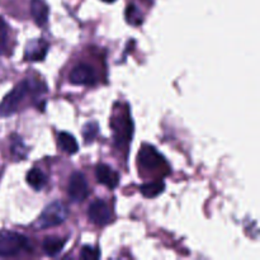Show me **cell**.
Returning <instances> with one entry per match:
<instances>
[{"mask_svg": "<svg viewBox=\"0 0 260 260\" xmlns=\"http://www.w3.org/2000/svg\"><path fill=\"white\" fill-rule=\"evenodd\" d=\"M40 89L37 81L33 80H23L13 89L10 93L5 95L3 102L0 103V116H12L13 113L18 111L20 103L24 101L25 95L30 91H37Z\"/></svg>", "mask_w": 260, "mask_h": 260, "instance_id": "cell-1", "label": "cell"}, {"mask_svg": "<svg viewBox=\"0 0 260 260\" xmlns=\"http://www.w3.org/2000/svg\"><path fill=\"white\" fill-rule=\"evenodd\" d=\"M28 249H29V241L22 234L14 233V231L0 233V256L2 258L17 256Z\"/></svg>", "mask_w": 260, "mask_h": 260, "instance_id": "cell-2", "label": "cell"}, {"mask_svg": "<svg viewBox=\"0 0 260 260\" xmlns=\"http://www.w3.org/2000/svg\"><path fill=\"white\" fill-rule=\"evenodd\" d=\"M69 216V210L62 202H55L50 203L48 206H46L45 210L42 211L41 216L38 217L36 226L37 229H50L55 228V226L61 225V223L65 222V220Z\"/></svg>", "mask_w": 260, "mask_h": 260, "instance_id": "cell-3", "label": "cell"}, {"mask_svg": "<svg viewBox=\"0 0 260 260\" xmlns=\"http://www.w3.org/2000/svg\"><path fill=\"white\" fill-rule=\"evenodd\" d=\"M112 129L114 132V139L119 146L129 144L134 135V122L128 112L119 114L118 117L112 118Z\"/></svg>", "mask_w": 260, "mask_h": 260, "instance_id": "cell-4", "label": "cell"}, {"mask_svg": "<svg viewBox=\"0 0 260 260\" xmlns=\"http://www.w3.org/2000/svg\"><path fill=\"white\" fill-rule=\"evenodd\" d=\"M137 162L142 169L149 170V172H157L167 167L164 156L151 145L142 146L137 155Z\"/></svg>", "mask_w": 260, "mask_h": 260, "instance_id": "cell-5", "label": "cell"}, {"mask_svg": "<svg viewBox=\"0 0 260 260\" xmlns=\"http://www.w3.org/2000/svg\"><path fill=\"white\" fill-rule=\"evenodd\" d=\"M69 197L73 202H84L89 196V184L85 175L80 172L71 174L68 184Z\"/></svg>", "mask_w": 260, "mask_h": 260, "instance_id": "cell-6", "label": "cell"}, {"mask_svg": "<svg viewBox=\"0 0 260 260\" xmlns=\"http://www.w3.org/2000/svg\"><path fill=\"white\" fill-rule=\"evenodd\" d=\"M69 80L74 85L91 86L96 83V74L88 63H78L69 74Z\"/></svg>", "mask_w": 260, "mask_h": 260, "instance_id": "cell-7", "label": "cell"}, {"mask_svg": "<svg viewBox=\"0 0 260 260\" xmlns=\"http://www.w3.org/2000/svg\"><path fill=\"white\" fill-rule=\"evenodd\" d=\"M89 220L96 226H104L112 221V212L104 201L96 200L90 203L88 210Z\"/></svg>", "mask_w": 260, "mask_h": 260, "instance_id": "cell-8", "label": "cell"}, {"mask_svg": "<svg viewBox=\"0 0 260 260\" xmlns=\"http://www.w3.org/2000/svg\"><path fill=\"white\" fill-rule=\"evenodd\" d=\"M95 177L98 183L109 189H114L119 184V174L107 164H99L96 167Z\"/></svg>", "mask_w": 260, "mask_h": 260, "instance_id": "cell-9", "label": "cell"}, {"mask_svg": "<svg viewBox=\"0 0 260 260\" xmlns=\"http://www.w3.org/2000/svg\"><path fill=\"white\" fill-rule=\"evenodd\" d=\"M48 51V43L43 40H32L25 46V60L42 61L45 60Z\"/></svg>", "mask_w": 260, "mask_h": 260, "instance_id": "cell-10", "label": "cell"}, {"mask_svg": "<svg viewBox=\"0 0 260 260\" xmlns=\"http://www.w3.org/2000/svg\"><path fill=\"white\" fill-rule=\"evenodd\" d=\"M30 13H32L33 20L37 25L43 27L48 20V5L43 0H32L30 2Z\"/></svg>", "mask_w": 260, "mask_h": 260, "instance_id": "cell-11", "label": "cell"}, {"mask_svg": "<svg viewBox=\"0 0 260 260\" xmlns=\"http://www.w3.org/2000/svg\"><path fill=\"white\" fill-rule=\"evenodd\" d=\"M66 244V239L57 238V236H48L42 244V249L48 256H57L62 251Z\"/></svg>", "mask_w": 260, "mask_h": 260, "instance_id": "cell-12", "label": "cell"}, {"mask_svg": "<svg viewBox=\"0 0 260 260\" xmlns=\"http://www.w3.org/2000/svg\"><path fill=\"white\" fill-rule=\"evenodd\" d=\"M58 145L61 146V149L69 155H74L79 151V144L76 141L75 137L71 134H68V132H60L57 136Z\"/></svg>", "mask_w": 260, "mask_h": 260, "instance_id": "cell-13", "label": "cell"}, {"mask_svg": "<svg viewBox=\"0 0 260 260\" xmlns=\"http://www.w3.org/2000/svg\"><path fill=\"white\" fill-rule=\"evenodd\" d=\"M165 189V183L161 179L154 180V182L145 183L140 187V192L146 198H155L161 194Z\"/></svg>", "mask_w": 260, "mask_h": 260, "instance_id": "cell-14", "label": "cell"}, {"mask_svg": "<svg viewBox=\"0 0 260 260\" xmlns=\"http://www.w3.org/2000/svg\"><path fill=\"white\" fill-rule=\"evenodd\" d=\"M25 180H27V183L33 188V189L41 190L46 185L47 178H46L45 173H43L42 170L38 169V168H32V169L28 172Z\"/></svg>", "mask_w": 260, "mask_h": 260, "instance_id": "cell-15", "label": "cell"}, {"mask_svg": "<svg viewBox=\"0 0 260 260\" xmlns=\"http://www.w3.org/2000/svg\"><path fill=\"white\" fill-rule=\"evenodd\" d=\"M99 132V127L96 122H88V123L84 126L83 128V136H84V141L86 144H90L95 140L96 135Z\"/></svg>", "mask_w": 260, "mask_h": 260, "instance_id": "cell-16", "label": "cell"}, {"mask_svg": "<svg viewBox=\"0 0 260 260\" xmlns=\"http://www.w3.org/2000/svg\"><path fill=\"white\" fill-rule=\"evenodd\" d=\"M8 37H9V28H8L7 22L0 17V55L7 51Z\"/></svg>", "mask_w": 260, "mask_h": 260, "instance_id": "cell-17", "label": "cell"}, {"mask_svg": "<svg viewBox=\"0 0 260 260\" xmlns=\"http://www.w3.org/2000/svg\"><path fill=\"white\" fill-rule=\"evenodd\" d=\"M126 19L127 22L134 25H140L142 23V18L140 15L139 10L135 8V5H128L126 9Z\"/></svg>", "mask_w": 260, "mask_h": 260, "instance_id": "cell-18", "label": "cell"}, {"mask_svg": "<svg viewBox=\"0 0 260 260\" xmlns=\"http://www.w3.org/2000/svg\"><path fill=\"white\" fill-rule=\"evenodd\" d=\"M80 258L85 260H96L101 258V250L98 248H93L90 245L83 246L80 251Z\"/></svg>", "mask_w": 260, "mask_h": 260, "instance_id": "cell-19", "label": "cell"}, {"mask_svg": "<svg viewBox=\"0 0 260 260\" xmlns=\"http://www.w3.org/2000/svg\"><path fill=\"white\" fill-rule=\"evenodd\" d=\"M12 154L15 157V160H22L25 156V146L22 144V141L18 137L13 140Z\"/></svg>", "mask_w": 260, "mask_h": 260, "instance_id": "cell-20", "label": "cell"}, {"mask_svg": "<svg viewBox=\"0 0 260 260\" xmlns=\"http://www.w3.org/2000/svg\"><path fill=\"white\" fill-rule=\"evenodd\" d=\"M102 2H104V3H114V2H116V0H102Z\"/></svg>", "mask_w": 260, "mask_h": 260, "instance_id": "cell-21", "label": "cell"}]
</instances>
